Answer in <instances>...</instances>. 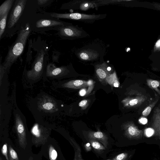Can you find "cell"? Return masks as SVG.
<instances>
[{
	"mask_svg": "<svg viewBox=\"0 0 160 160\" xmlns=\"http://www.w3.org/2000/svg\"><path fill=\"white\" fill-rule=\"evenodd\" d=\"M30 32L29 24L27 23L20 31L16 40L8 52L3 63V66L5 68H10L22 55Z\"/></svg>",
	"mask_w": 160,
	"mask_h": 160,
	"instance_id": "cell-1",
	"label": "cell"
},
{
	"mask_svg": "<svg viewBox=\"0 0 160 160\" xmlns=\"http://www.w3.org/2000/svg\"><path fill=\"white\" fill-rule=\"evenodd\" d=\"M50 16L54 18H65L81 21L86 23H93L95 21L105 18L106 14H86L79 13H52Z\"/></svg>",
	"mask_w": 160,
	"mask_h": 160,
	"instance_id": "cell-2",
	"label": "cell"
},
{
	"mask_svg": "<svg viewBox=\"0 0 160 160\" xmlns=\"http://www.w3.org/2000/svg\"><path fill=\"white\" fill-rule=\"evenodd\" d=\"M59 32L62 36L72 39L85 38L89 36L82 28L72 25L60 27Z\"/></svg>",
	"mask_w": 160,
	"mask_h": 160,
	"instance_id": "cell-3",
	"label": "cell"
},
{
	"mask_svg": "<svg viewBox=\"0 0 160 160\" xmlns=\"http://www.w3.org/2000/svg\"><path fill=\"white\" fill-rule=\"evenodd\" d=\"M26 0H17L11 12L8 23L9 28L13 27L17 22L25 8Z\"/></svg>",
	"mask_w": 160,
	"mask_h": 160,
	"instance_id": "cell-4",
	"label": "cell"
},
{
	"mask_svg": "<svg viewBox=\"0 0 160 160\" xmlns=\"http://www.w3.org/2000/svg\"><path fill=\"white\" fill-rule=\"evenodd\" d=\"M45 54V52L42 49L38 52L33 62L32 69L27 72V75L28 78L34 79L41 75L43 68Z\"/></svg>",
	"mask_w": 160,
	"mask_h": 160,
	"instance_id": "cell-5",
	"label": "cell"
},
{
	"mask_svg": "<svg viewBox=\"0 0 160 160\" xmlns=\"http://www.w3.org/2000/svg\"><path fill=\"white\" fill-rule=\"evenodd\" d=\"M147 99V97L141 92L132 91L130 96L122 101L124 106L128 108L135 107L140 105Z\"/></svg>",
	"mask_w": 160,
	"mask_h": 160,
	"instance_id": "cell-6",
	"label": "cell"
},
{
	"mask_svg": "<svg viewBox=\"0 0 160 160\" xmlns=\"http://www.w3.org/2000/svg\"><path fill=\"white\" fill-rule=\"evenodd\" d=\"M125 136L129 139H139L142 136L143 130H140L132 122L124 124L122 126Z\"/></svg>",
	"mask_w": 160,
	"mask_h": 160,
	"instance_id": "cell-7",
	"label": "cell"
},
{
	"mask_svg": "<svg viewBox=\"0 0 160 160\" xmlns=\"http://www.w3.org/2000/svg\"><path fill=\"white\" fill-rule=\"evenodd\" d=\"M15 124L19 145L24 149L27 144L26 130L22 120L18 114L16 115Z\"/></svg>",
	"mask_w": 160,
	"mask_h": 160,
	"instance_id": "cell-8",
	"label": "cell"
},
{
	"mask_svg": "<svg viewBox=\"0 0 160 160\" xmlns=\"http://www.w3.org/2000/svg\"><path fill=\"white\" fill-rule=\"evenodd\" d=\"M39 106L43 110L49 112L56 111L58 108L55 101L50 97L46 96L40 100Z\"/></svg>",
	"mask_w": 160,
	"mask_h": 160,
	"instance_id": "cell-9",
	"label": "cell"
},
{
	"mask_svg": "<svg viewBox=\"0 0 160 160\" xmlns=\"http://www.w3.org/2000/svg\"><path fill=\"white\" fill-rule=\"evenodd\" d=\"M152 122L154 135L160 139V108L156 107L154 109Z\"/></svg>",
	"mask_w": 160,
	"mask_h": 160,
	"instance_id": "cell-10",
	"label": "cell"
},
{
	"mask_svg": "<svg viewBox=\"0 0 160 160\" xmlns=\"http://www.w3.org/2000/svg\"><path fill=\"white\" fill-rule=\"evenodd\" d=\"M68 71L65 67H56L53 64L50 63L47 66L46 74L48 76L54 77L60 76Z\"/></svg>",
	"mask_w": 160,
	"mask_h": 160,
	"instance_id": "cell-11",
	"label": "cell"
},
{
	"mask_svg": "<svg viewBox=\"0 0 160 160\" xmlns=\"http://www.w3.org/2000/svg\"><path fill=\"white\" fill-rule=\"evenodd\" d=\"M66 26L63 22L52 19H40L37 21L36 23V27L38 28H44L55 26ZM68 26V25H67Z\"/></svg>",
	"mask_w": 160,
	"mask_h": 160,
	"instance_id": "cell-12",
	"label": "cell"
},
{
	"mask_svg": "<svg viewBox=\"0 0 160 160\" xmlns=\"http://www.w3.org/2000/svg\"><path fill=\"white\" fill-rule=\"evenodd\" d=\"M89 138L95 139L100 142L106 148H107L108 144V137L104 133L100 132H90L88 134Z\"/></svg>",
	"mask_w": 160,
	"mask_h": 160,
	"instance_id": "cell-13",
	"label": "cell"
},
{
	"mask_svg": "<svg viewBox=\"0 0 160 160\" xmlns=\"http://www.w3.org/2000/svg\"><path fill=\"white\" fill-rule=\"evenodd\" d=\"M98 56V53L96 51L89 48L82 50L79 53L78 57L82 60H88L92 59H95L96 55Z\"/></svg>",
	"mask_w": 160,
	"mask_h": 160,
	"instance_id": "cell-14",
	"label": "cell"
},
{
	"mask_svg": "<svg viewBox=\"0 0 160 160\" xmlns=\"http://www.w3.org/2000/svg\"><path fill=\"white\" fill-rule=\"evenodd\" d=\"M88 83L83 80H76L69 81L63 84V87L70 88L78 89L85 87Z\"/></svg>",
	"mask_w": 160,
	"mask_h": 160,
	"instance_id": "cell-15",
	"label": "cell"
},
{
	"mask_svg": "<svg viewBox=\"0 0 160 160\" xmlns=\"http://www.w3.org/2000/svg\"><path fill=\"white\" fill-rule=\"evenodd\" d=\"M14 0H7L0 7V18L8 13L11 8Z\"/></svg>",
	"mask_w": 160,
	"mask_h": 160,
	"instance_id": "cell-16",
	"label": "cell"
},
{
	"mask_svg": "<svg viewBox=\"0 0 160 160\" xmlns=\"http://www.w3.org/2000/svg\"><path fill=\"white\" fill-rule=\"evenodd\" d=\"M107 66L105 63L101 65H97L96 67V72L99 79H103L107 76L108 71Z\"/></svg>",
	"mask_w": 160,
	"mask_h": 160,
	"instance_id": "cell-17",
	"label": "cell"
},
{
	"mask_svg": "<svg viewBox=\"0 0 160 160\" xmlns=\"http://www.w3.org/2000/svg\"><path fill=\"white\" fill-rule=\"evenodd\" d=\"M147 83L149 88L158 92L160 96V90L158 88L160 86V81L151 79H147Z\"/></svg>",
	"mask_w": 160,
	"mask_h": 160,
	"instance_id": "cell-18",
	"label": "cell"
},
{
	"mask_svg": "<svg viewBox=\"0 0 160 160\" xmlns=\"http://www.w3.org/2000/svg\"><path fill=\"white\" fill-rule=\"evenodd\" d=\"M89 141L92 146L98 152H101L105 149L106 148L98 141L92 138H89Z\"/></svg>",
	"mask_w": 160,
	"mask_h": 160,
	"instance_id": "cell-19",
	"label": "cell"
},
{
	"mask_svg": "<svg viewBox=\"0 0 160 160\" xmlns=\"http://www.w3.org/2000/svg\"><path fill=\"white\" fill-rule=\"evenodd\" d=\"M8 13H6L3 16L0 18V38H1L2 36L5 31L6 22Z\"/></svg>",
	"mask_w": 160,
	"mask_h": 160,
	"instance_id": "cell-20",
	"label": "cell"
},
{
	"mask_svg": "<svg viewBox=\"0 0 160 160\" xmlns=\"http://www.w3.org/2000/svg\"><path fill=\"white\" fill-rule=\"evenodd\" d=\"M158 100L159 98H157L154 101L150 104L148 106L146 107L142 112V115L145 116H148L150 113L152 109L154 107L158 102Z\"/></svg>",
	"mask_w": 160,
	"mask_h": 160,
	"instance_id": "cell-21",
	"label": "cell"
},
{
	"mask_svg": "<svg viewBox=\"0 0 160 160\" xmlns=\"http://www.w3.org/2000/svg\"><path fill=\"white\" fill-rule=\"evenodd\" d=\"M49 159L50 160H55L57 158V152L52 146H50L49 148Z\"/></svg>",
	"mask_w": 160,
	"mask_h": 160,
	"instance_id": "cell-22",
	"label": "cell"
},
{
	"mask_svg": "<svg viewBox=\"0 0 160 160\" xmlns=\"http://www.w3.org/2000/svg\"><path fill=\"white\" fill-rule=\"evenodd\" d=\"M9 149L10 160H19L18 154L16 151L10 146Z\"/></svg>",
	"mask_w": 160,
	"mask_h": 160,
	"instance_id": "cell-23",
	"label": "cell"
},
{
	"mask_svg": "<svg viewBox=\"0 0 160 160\" xmlns=\"http://www.w3.org/2000/svg\"><path fill=\"white\" fill-rule=\"evenodd\" d=\"M127 153H122L117 155L112 160H126L128 157Z\"/></svg>",
	"mask_w": 160,
	"mask_h": 160,
	"instance_id": "cell-24",
	"label": "cell"
},
{
	"mask_svg": "<svg viewBox=\"0 0 160 160\" xmlns=\"http://www.w3.org/2000/svg\"><path fill=\"white\" fill-rule=\"evenodd\" d=\"M144 133L146 136L149 137L154 134V131L153 129L149 128L146 129L145 130Z\"/></svg>",
	"mask_w": 160,
	"mask_h": 160,
	"instance_id": "cell-25",
	"label": "cell"
},
{
	"mask_svg": "<svg viewBox=\"0 0 160 160\" xmlns=\"http://www.w3.org/2000/svg\"><path fill=\"white\" fill-rule=\"evenodd\" d=\"M2 154L5 156L7 160H9L8 156L7 145V143L4 144L1 149Z\"/></svg>",
	"mask_w": 160,
	"mask_h": 160,
	"instance_id": "cell-26",
	"label": "cell"
},
{
	"mask_svg": "<svg viewBox=\"0 0 160 160\" xmlns=\"http://www.w3.org/2000/svg\"><path fill=\"white\" fill-rule=\"evenodd\" d=\"M88 101L86 99L83 100L81 101L79 103V106L82 109H85L88 105Z\"/></svg>",
	"mask_w": 160,
	"mask_h": 160,
	"instance_id": "cell-27",
	"label": "cell"
},
{
	"mask_svg": "<svg viewBox=\"0 0 160 160\" xmlns=\"http://www.w3.org/2000/svg\"><path fill=\"white\" fill-rule=\"evenodd\" d=\"M139 121L141 123L143 124H145L147 123L148 120L146 118L142 117L139 120Z\"/></svg>",
	"mask_w": 160,
	"mask_h": 160,
	"instance_id": "cell-28",
	"label": "cell"
},
{
	"mask_svg": "<svg viewBox=\"0 0 160 160\" xmlns=\"http://www.w3.org/2000/svg\"><path fill=\"white\" fill-rule=\"evenodd\" d=\"M86 94V91L85 89H82L79 92V94L82 96H84Z\"/></svg>",
	"mask_w": 160,
	"mask_h": 160,
	"instance_id": "cell-29",
	"label": "cell"
},
{
	"mask_svg": "<svg viewBox=\"0 0 160 160\" xmlns=\"http://www.w3.org/2000/svg\"><path fill=\"white\" fill-rule=\"evenodd\" d=\"M85 148L86 150L87 151H90L91 149V148L90 146V144L89 143L86 144L85 145Z\"/></svg>",
	"mask_w": 160,
	"mask_h": 160,
	"instance_id": "cell-30",
	"label": "cell"
},
{
	"mask_svg": "<svg viewBox=\"0 0 160 160\" xmlns=\"http://www.w3.org/2000/svg\"><path fill=\"white\" fill-rule=\"evenodd\" d=\"M48 1V0H38L37 1L38 5H42L46 3Z\"/></svg>",
	"mask_w": 160,
	"mask_h": 160,
	"instance_id": "cell-31",
	"label": "cell"
},
{
	"mask_svg": "<svg viewBox=\"0 0 160 160\" xmlns=\"http://www.w3.org/2000/svg\"><path fill=\"white\" fill-rule=\"evenodd\" d=\"M155 46L157 48H160V39L157 41L155 44Z\"/></svg>",
	"mask_w": 160,
	"mask_h": 160,
	"instance_id": "cell-32",
	"label": "cell"
},
{
	"mask_svg": "<svg viewBox=\"0 0 160 160\" xmlns=\"http://www.w3.org/2000/svg\"><path fill=\"white\" fill-rule=\"evenodd\" d=\"M74 160H83L82 159V156H80V157H78L76 158H74Z\"/></svg>",
	"mask_w": 160,
	"mask_h": 160,
	"instance_id": "cell-33",
	"label": "cell"
},
{
	"mask_svg": "<svg viewBox=\"0 0 160 160\" xmlns=\"http://www.w3.org/2000/svg\"><path fill=\"white\" fill-rule=\"evenodd\" d=\"M111 68L109 67H108L107 68V71H111Z\"/></svg>",
	"mask_w": 160,
	"mask_h": 160,
	"instance_id": "cell-34",
	"label": "cell"
},
{
	"mask_svg": "<svg viewBox=\"0 0 160 160\" xmlns=\"http://www.w3.org/2000/svg\"><path fill=\"white\" fill-rule=\"evenodd\" d=\"M0 160H2L1 157H0Z\"/></svg>",
	"mask_w": 160,
	"mask_h": 160,
	"instance_id": "cell-35",
	"label": "cell"
}]
</instances>
